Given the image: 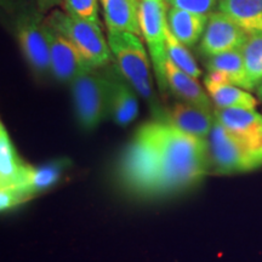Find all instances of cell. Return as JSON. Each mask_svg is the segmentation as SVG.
I'll use <instances>...</instances> for the list:
<instances>
[{"label": "cell", "mask_w": 262, "mask_h": 262, "mask_svg": "<svg viewBox=\"0 0 262 262\" xmlns=\"http://www.w3.org/2000/svg\"><path fill=\"white\" fill-rule=\"evenodd\" d=\"M71 165V160L67 158L51 160L40 166L31 165L24 187L19 191L24 194L26 202L54 187Z\"/></svg>", "instance_id": "cell-18"}, {"label": "cell", "mask_w": 262, "mask_h": 262, "mask_svg": "<svg viewBox=\"0 0 262 262\" xmlns=\"http://www.w3.org/2000/svg\"><path fill=\"white\" fill-rule=\"evenodd\" d=\"M211 169L209 141L163 120L142 124L124 149L119 179L140 196H164L193 187Z\"/></svg>", "instance_id": "cell-1"}, {"label": "cell", "mask_w": 262, "mask_h": 262, "mask_svg": "<svg viewBox=\"0 0 262 262\" xmlns=\"http://www.w3.org/2000/svg\"><path fill=\"white\" fill-rule=\"evenodd\" d=\"M257 96L262 101V83L257 86Z\"/></svg>", "instance_id": "cell-27"}, {"label": "cell", "mask_w": 262, "mask_h": 262, "mask_svg": "<svg viewBox=\"0 0 262 262\" xmlns=\"http://www.w3.org/2000/svg\"><path fill=\"white\" fill-rule=\"evenodd\" d=\"M110 80L108 110L114 123L126 126L139 116V100L136 90L125 80L116 75H107Z\"/></svg>", "instance_id": "cell-15"}, {"label": "cell", "mask_w": 262, "mask_h": 262, "mask_svg": "<svg viewBox=\"0 0 262 262\" xmlns=\"http://www.w3.org/2000/svg\"><path fill=\"white\" fill-rule=\"evenodd\" d=\"M45 32L50 47L51 74L61 83H72L80 75L94 71L72 42L45 22Z\"/></svg>", "instance_id": "cell-8"}, {"label": "cell", "mask_w": 262, "mask_h": 262, "mask_svg": "<svg viewBox=\"0 0 262 262\" xmlns=\"http://www.w3.org/2000/svg\"><path fill=\"white\" fill-rule=\"evenodd\" d=\"M108 32H130L141 35L140 0H100Z\"/></svg>", "instance_id": "cell-16"}, {"label": "cell", "mask_w": 262, "mask_h": 262, "mask_svg": "<svg viewBox=\"0 0 262 262\" xmlns=\"http://www.w3.org/2000/svg\"><path fill=\"white\" fill-rule=\"evenodd\" d=\"M37 5L38 11L47 12L49 10H54L58 4H61L62 0H34Z\"/></svg>", "instance_id": "cell-26"}, {"label": "cell", "mask_w": 262, "mask_h": 262, "mask_svg": "<svg viewBox=\"0 0 262 262\" xmlns=\"http://www.w3.org/2000/svg\"><path fill=\"white\" fill-rule=\"evenodd\" d=\"M249 91L255 90L262 83V33L250 35L242 49Z\"/></svg>", "instance_id": "cell-21"}, {"label": "cell", "mask_w": 262, "mask_h": 262, "mask_svg": "<svg viewBox=\"0 0 262 262\" xmlns=\"http://www.w3.org/2000/svg\"><path fill=\"white\" fill-rule=\"evenodd\" d=\"M166 18L170 32L186 47H193L201 40L208 25L209 15L195 14L186 10L166 6Z\"/></svg>", "instance_id": "cell-17"}, {"label": "cell", "mask_w": 262, "mask_h": 262, "mask_svg": "<svg viewBox=\"0 0 262 262\" xmlns=\"http://www.w3.org/2000/svg\"><path fill=\"white\" fill-rule=\"evenodd\" d=\"M214 113L221 125L262 157V114L243 108H215Z\"/></svg>", "instance_id": "cell-10"}, {"label": "cell", "mask_w": 262, "mask_h": 262, "mask_svg": "<svg viewBox=\"0 0 262 262\" xmlns=\"http://www.w3.org/2000/svg\"><path fill=\"white\" fill-rule=\"evenodd\" d=\"M45 22L63 34L94 70L106 67L112 60V52L101 31V25L75 17L60 9L51 10Z\"/></svg>", "instance_id": "cell-3"}, {"label": "cell", "mask_w": 262, "mask_h": 262, "mask_svg": "<svg viewBox=\"0 0 262 262\" xmlns=\"http://www.w3.org/2000/svg\"><path fill=\"white\" fill-rule=\"evenodd\" d=\"M166 6L195 12V14L210 15L219 8L220 0H164Z\"/></svg>", "instance_id": "cell-24"}, {"label": "cell", "mask_w": 262, "mask_h": 262, "mask_svg": "<svg viewBox=\"0 0 262 262\" xmlns=\"http://www.w3.org/2000/svg\"><path fill=\"white\" fill-rule=\"evenodd\" d=\"M217 10L229 16L249 35L262 33V0H220Z\"/></svg>", "instance_id": "cell-19"}, {"label": "cell", "mask_w": 262, "mask_h": 262, "mask_svg": "<svg viewBox=\"0 0 262 262\" xmlns=\"http://www.w3.org/2000/svg\"><path fill=\"white\" fill-rule=\"evenodd\" d=\"M166 52H168V58L178 66L180 70L192 75L193 78H196V79L201 77L202 71L199 66L196 64L194 57L188 51L187 47L175 38V35L170 32V29H168V33H166Z\"/></svg>", "instance_id": "cell-22"}, {"label": "cell", "mask_w": 262, "mask_h": 262, "mask_svg": "<svg viewBox=\"0 0 262 262\" xmlns=\"http://www.w3.org/2000/svg\"><path fill=\"white\" fill-rule=\"evenodd\" d=\"M107 41L124 79L141 97L155 102L150 61L139 35L130 32H108Z\"/></svg>", "instance_id": "cell-2"}, {"label": "cell", "mask_w": 262, "mask_h": 262, "mask_svg": "<svg viewBox=\"0 0 262 262\" xmlns=\"http://www.w3.org/2000/svg\"><path fill=\"white\" fill-rule=\"evenodd\" d=\"M165 78L168 89L182 102H187L194 106L212 110V101L210 96L205 93L196 78H193L176 66L168 58L165 64Z\"/></svg>", "instance_id": "cell-14"}, {"label": "cell", "mask_w": 262, "mask_h": 262, "mask_svg": "<svg viewBox=\"0 0 262 262\" xmlns=\"http://www.w3.org/2000/svg\"><path fill=\"white\" fill-rule=\"evenodd\" d=\"M29 168L18 155L4 124H0V187H12L21 191Z\"/></svg>", "instance_id": "cell-13"}, {"label": "cell", "mask_w": 262, "mask_h": 262, "mask_svg": "<svg viewBox=\"0 0 262 262\" xmlns=\"http://www.w3.org/2000/svg\"><path fill=\"white\" fill-rule=\"evenodd\" d=\"M64 11L75 17L101 25L98 16V0H62Z\"/></svg>", "instance_id": "cell-23"}, {"label": "cell", "mask_w": 262, "mask_h": 262, "mask_svg": "<svg viewBox=\"0 0 262 262\" xmlns=\"http://www.w3.org/2000/svg\"><path fill=\"white\" fill-rule=\"evenodd\" d=\"M140 28L145 39L152 61L157 83L162 93L168 89L165 78V64L168 61L166 52V4L164 0H140Z\"/></svg>", "instance_id": "cell-6"}, {"label": "cell", "mask_w": 262, "mask_h": 262, "mask_svg": "<svg viewBox=\"0 0 262 262\" xmlns=\"http://www.w3.org/2000/svg\"><path fill=\"white\" fill-rule=\"evenodd\" d=\"M71 91L75 117L81 129H96L110 113V80L107 75L97 73L95 70L80 75L71 83Z\"/></svg>", "instance_id": "cell-5"}, {"label": "cell", "mask_w": 262, "mask_h": 262, "mask_svg": "<svg viewBox=\"0 0 262 262\" xmlns=\"http://www.w3.org/2000/svg\"><path fill=\"white\" fill-rule=\"evenodd\" d=\"M250 35L241 28L229 16L221 11H214L209 15L208 25L201 39L199 50L204 56L243 49Z\"/></svg>", "instance_id": "cell-9"}, {"label": "cell", "mask_w": 262, "mask_h": 262, "mask_svg": "<svg viewBox=\"0 0 262 262\" xmlns=\"http://www.w3.org/2000/svg\"><path fill=\"white\" fill-rule=\"evenodd\" d=\"M16 39L26 62L38 75L51 73L50 47L40 11L24 12L16 21Z\"/></svg>", "instance_id": "cell-7"}, {"label": "cell", "mask_w": 262, "mask_h": 262, "mask_svg": "<svg viewBox=\"0 0 262 262\" xmlns=\"http://www.w3.org/2000/svg\"><path fill=\"white\" fill-rule=\"evenodd\" d=\"M211 168L219 175H233L262 168V157L244 145L216 120L209 136Z\"/></svg>", "instance_id": "cell-4"}, {"label": "cell", "mask_w": 262, "mask_h": 262, "mask_svg": "<svg viewBox=\"0 0 262 262\" xmlns=\"http://www.w3.org/2000/svg\"><path fill=\"white\" fill-rule=\"evenodd\" d=\"M206 68L209 72H217L229 83L249 91L247 71L242 49L208 57Z\"/></svg>", "instance_id": "cell-20"}, {"label": "cell", "mask_w": 262, "mask_h": 262, "mask_svg": "<svg viewBox=\"0 0 262 262\" xmlns=\"http://www.w3.org/2000/svg\"><path fill=\"white\" fill-rule=\"evenodd\" d=\"M206 93L216 108H243L255 110L257 101L248 90L231 84L217 72H209L204 78Z\"/></svg>", "instance_id": "cell-12"}, {"label": "cell", "mask_w": 262, "mask_h": 262, "mask_svg": "<svg viewBox=\"0 0 262 262\" xmlns=\"http://www.w3.org/2000/svg\"><path fill=\"white\" fill-rule=\"evenodd\" d=\"M26 199L18 189L12 187H0V210L8 211L24 204Z\"/></svg>", "instance_id": "cell-25"}, {"label": "cell", "mask_w": 262, "mask_h": 262, "mask_svg": "<svg viewBox=\"0 0 262 262\" xmlns=\"http://www.w3.org/2000/svg\"><path fill=\"white\" fill-rule=\"evenodd\" d=\"M156 119L163 120L189 135L208 140L215 124V113L214 111L180 101L159 111Z\"/></svg>", "instance_id": "cell-11"}]
</instances>
